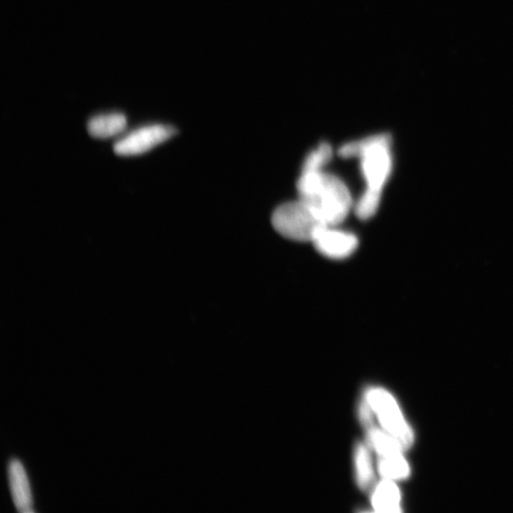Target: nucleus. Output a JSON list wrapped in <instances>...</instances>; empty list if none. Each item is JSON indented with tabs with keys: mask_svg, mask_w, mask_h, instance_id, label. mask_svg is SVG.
<instances>
[{
	"mask_svg": "<svg viewBox=\"0 0 513 513\" xmlns=\"http://www.w3.org/2000/svg\"><path fill=\"white\" fill-rule=\"evenodd\" d=\"M296 187L301 200L317 214L324 225H340L352 209L353 200L349 188L334 175L323 172L302 173Z\"/></svg>",
	"mask_w": 513,
	"mask_h": 513,
	"instance_id": "nucleus-1",
	"label": "nucleus"
},
{
	"mask_svg": "<svg viewBox=\"0 0 513 513\" xmlns=\"http://www.w3.org/2000/svg\"><path fill=\"white\" fill-rule=\"evenodd\" d=\"M391 143L389 135L370 137L342 146L340 155L344 158H360L367 190L382 193L392 167Z\"/></svg>",
	"mask_w": 513,
	"mask_h": 513,
	"instance_id": "nucleus-2",
	"label": "nucleus"
},
{
	"mask_svg": "<svg viewBox=\"0 0 513 513\" xmlns=\"http://www.w3.org/2000/svg\"><path fill=\"white\" fill-rule=\"evenodd\" d=\"M272 225L280 235L296 242H312L324 224L303 200L279 207L273 213Z\"/></svg>",
	"mask_w": 513,
	"mask_h": 513,
	"instance_id": "nucleus-3",
	"label": "nucleus"
},
{
	"mask_svg": "<svg viewBox=\"0 0 513 513\" xmlns=\"http://www.w3.org/2000/svg\"><path fill=\"white\" fill-rule=\"evenodd\" d=\"M367 402L377 413L386 431L402 448H408L412 444L413 436L391 394L382 389H372L367 393Z\"/></svg>",
	"mask_w": 513,
	"mask_h": 513,
	"instance_id": "nucleus-4",
	"label": "nucleus"
},
{
	"mask_svg": "<svg viewBox=\"0 0 513 513\" xmlns=\"http://www.w3.org/2000/svg\"><path fill=\"white\" fill-rule=\"evenodd\" d=\"M369 438L375 449L380 456L378 468L387 479H403L409 475L410 470L402 456V445L392 436L369 427Z\"/></svg>",
	"mask_w": 513,
	"mask_h": 513,
	"instance_id": "nucleus-5",
	"label": "nucleus"
},
{
	"mask_svg": "<svg viewBox=\"0 0 513 513\" xmlns=\"http://www.w3.org/2000/svg\"><path fill=\"white\" fill-rule=\"evenodd\" d=\"M177 134V129L172 126H146L130 132L113 146L115 154L120 156L140 155Z\"/></svg>",
	"mask_w": 513,
	"mask_h": 513,
	"instance_id": "nucleus-6",
	"label": "nucleus"
},
{
	"mask_svg": "<svg viewBox=\"0 0 513 513\" xmlns=\"http://www.w3.org/2000/svg\"><path fill=\"white\" fill-rule=\"evenodd\" d=\"M312 243L322 255L333 260L350 257L358 245L356 235L327 225L319 228Z\"/></svg>",
	"mask_w": 513,
	"mask_h": 513,
	"instance_id": "nucleus-7",
	"label": "nucleus"
},
{
	"mask_svg": "<svg viewBox=\"0 0 513 513\" xmlns=\"http://www.w3.org/2000/svg\"><path fill=\"white\" fill-rule=\"evenodd\" d=\"M9 480L13 500L21 512H32L31 494L25 470L19 460L13 459L9 464Z\"/></svg>",
	"mask_w": 513,
	"mask_h": 513,
	"instance_id": "nucleus-8",
	"label": "nucleus"
},
{
	"mask_svg": "<svg viewBox=\"0 0 513 513\" xmlns=\"http://www.w3.org/2000/svg\"><path fill=\"white\" fill-rule=\"evenodd\" d=\"M126 127L127 119L120 112L97 115L91 119L87 125L90 136L99 139L118 136Z\"/></svg>",
	"mask_w": 513,
	"mask_h": 513,
	"instance_id": "nucleus-9",
	"label": "nucleus"
},
{
	"mask_svg": "<svg viewBox=\"0 0 513 513\" xmlns=\"http://www.w3.org/2000/svg\"><path fill=\"white\" fill-rule=\"evenodd\" d=\"M401 494L390 479L380 483L373 494V505L380 512L400 511Z\"/></svg>",
	"mask_w": 513,
	"mask_h": 513,
	"instance_id": "nucleus-10",
	"label": "nucleus"
},
{
	"mask_svg": "<svg viewBox=\"0 0 513 513\" xmlns=\"http://www.w3.org/2000/svg\"><path fill=\"white\" fill-rule=\"evenodd\" d=\"M356 465L358 485L362 490H368L375 482L372 462L366 446L358 445L356 452Z\"/></svg>",
	"mask_w": 513,
	"mask_h": 513,
	"instance_id": "nucleus-11",
	"label": "nucleus"
},
{
	"mask_svg": "<svg viewBox=\"0 0 513 513\" xmlns=\"http://www.w3.org/2000/svg\"><path fill=\"white\" fill-rule=\"evenodd\" d=\"M333 157L332 146L327 143H322L315 151H313L305 160L303 173L322 172Z\"/></svg>",
	"mask_w": 513,
	"mask_h": 513,
	"instance_id": "nucleus-12",
	"label": "nucleus"
},
{
	"mask_svg": "<svg viewBox=\"0 0 513 513\" xmlns=\"http://www.w3.org/2000/svg\"><path fill=\"white\" fill-rule=\"evenodd\" d=\"M380 201V193L367 190L355 207L357 217L361 220H368L374 217Z\"/></svg>",
	"mask_w": 513,
	"mask_h": 513,
	"instance_id": "nucleus-13",
	"label": "nucleus"
},
{
	"mask_svg": "<svg viewBox=\"0 0 513 513\" xmlns=\"http://www.w3.org/2000/svg\"><path fill=\"white\" fill-rule=\"evenodd\" d=\"M370 406L371 405L369 404V402L368 403L364 402L360 407V420L362 423L368 428L373 426V418Z\"/></svg>",
	"mask_w": 513,
	"mask_h": 513,
	"instance_id": "nucleus-14",
	"label": "nucleus"
}]
</instances>
